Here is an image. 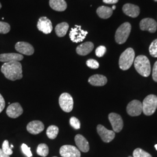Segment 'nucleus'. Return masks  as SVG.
<instances>
[{
  "label": "nucleus",
  "mask_w": 157,
  "mask_h": 157,
  "mask_svg": "<svg viewBox=\"0 0 157 157\" xmlns=\"http://www.w3.org/2000/svg\"><path fill=\"white\" fill-rule=\"evenodd\" d=\"M89 83L94 86H103L107 83V78L104 75H94L89 78Z\"/></svg>",
  "instance_id": "412c9836"
},
{
  "label": "nucleus",
  "mask_w": 157,
  "mask_h": 157,
  "mask_svg": "<svg viewBox=\"0 0 157 157\" xmlns=\"http://www.w3.org/2000/svg\"><path fill=\"white\" fill-rule=\"evenodd\" d=\"M68 29H69V25L67 24V23L62 22L57 25L55 28L56 33L57 36L59 37L65 36L67 34Z\"/></svg>",
  "instance_id": "b1692460"
},
{
  "label": "nucleus",
  "mask_w": 157,
  "mask_h": 157,
  "mask_svg": "<svg viewBox=\"0 0 157 157\" xmlns=\"http://www.w3.org/2000/svg\"><path fill=\"white\" fill-rule=\"evenodd\" d=\"M86 65L88 67H90L93 69H96L99 67V63L95 59H88L86 62Z\"/></svg>",
  "instance_id": "2f4dec72"
},
{
  "label": "nucleus",
  "mask_w": 157,
  "mask_h": 157,
  "mask_svg": "<svg viewBox=\"0 0 157 157\" xmlns=\"http://www.w3.org/2000/svg\"><path fill=\"white\" fill-rule=\"evenodd\" d=\"M11 148H13V146L12 144V145H11V147H10Z\"/></svg>",
  "instance_id": "79ce46f5"
},
{
  "label": "nucleus",
  "mask_w": 157,
  "mask_h": 157,
  "mask_svg": "<svg viewBox=\"0 0 157 157\" xmlns=\"http://www.w3.org/2000/svg\"><path fill=\"white\" fill-rule=\"evenodd\" d=\"M23 59V56L17 53H6L0 54V62H9L20 61Z\"/></svg>",
  "instance_id": "6ab92c4d"
},
{
  "label": "nucleus",
  "mask_w": 157,
  "mask_h": 157,
  "mask_svg": "<svg viewBox=\"0 0 157 157\" xmlns=\"http://www.w3.org/2000/svg\"><path fill=\"white\" fill-rule=\"evenodd\" d=\"M140 28L142 30H147L150 33H155L157 30V23L152 18H144L141 21Z\"/></svg>",
  "instance_id": "f8f14e48"
},
{
  "label": "nucleus",
  "mask_w": 157,
  "mask_h": 157,
  "mask_svg": "<svg viewBox=\"0 0 157 157\" xmlns=\"http://www.w3.org/2000/svg\"><path fill=\"white\" fill-rule=\"evenodd\" d=\"M49 4L51 8L56 11H64L67 8V4L65 0H50Z\"/></svg>",
  "instance_id": "4be33fe9"
},
{
  "label": "nucleus",
  "mask_w": 157,
  "mask_h": 157,
  "mask_svg": "<svg viewBox=\"0 0 157 157\" xmlns=\"http://www.w3.org/2000/svg\"><path fill=\"white\" fill-rule=\"evenodd\" d=\"M21 148L23 152L28 157H32V153L30 150V148L29 147L25 144H22V145L21 146Z\"/></svg>",
  "instance_id": "72a5a7b5"
},
{
  "label": "nucleus",
  "mask_w": 157,
  "mask_h": 157,
  "mask_svg": "<svg viewBox=\"0 0 157 157\" xmlns=\"http://www.w3.org/2000/svg\"><path fill=\"white\" fill-rule=\"evenodd\" d=\"M97 13L102 19H108L112 16L113 10L109 7L101 6L97 8Z\"/></svg>",
  "instance_id": "5701e85b"
},
{
  "label": "nucleus",
  "mask_w": 157,
  "mask_h": 157,
  "mask_svg": "<svg viewBox=\"0 0 157 157\" xmlns=\"http://www.w3.org/2000/svg\"><path fill=\"white\" fill-rule=\"evenodd\" d=\"M44 129V125L40 121H33L27 125V130L32 135H37Z\"/></svg>",
  "instance_id": "dca6fc26"
},
{
  "label": "nucleus",
  "mask_w": 157,
  "mask_h": 157,
  "mask_svg": "<svg viewBox=\"0 0 157 157\" xmlns=\"http://www.w3.org/2000/svg\"><path fill=\"white\" fill-rule=\"evenodd\" d=\"M11 26L8 23L0 22V33L6 34L10 32Z\"/></svg>",
  "instance_id": "c85d7f7f"
},
{
  "label": "nucleus",
  "mask_w": 157,
  "mask_h": 157,
  "mask_svg": "<svg viewBox=\"0 0 157 157\" xmlns=\"http://www.w3.org/2000/svg\"><path fill=\"white\" fill-rule=\"evenodd\" d=\"M59 104L62 110L65 112H70L73 108L72 97L67 93H62L59 98Z\"/></svg>",
  "instance_id": "423d86ee"
},
{
  "label": "nucleus",
  "mask_w": 157,
  "mask_h": 157,
  "mask_svg": "<svg viewBox=\"0 0 157 157\" xmlns=\"http://www.w3.org/2000/svg\"><path fill=\"white\" fill-rule=\"evenodd\" d=\"M106 50L107 49L103 45H100L98 47H97V49L95 50V55L98 57H102L105 54Z\"/></svg>",
  "instance_id": "473e14b6"
},
{
  "label": "nucleus",
  "mask_w": 157,
  "mask_h": 157,
  "mask_svg": "<svg viewBox=\"0 0 157 157\" xmlns=\"http://www.w3.org/2000/svg\"><path fill=\"white\" fill-rule=\"evenodd\" d=\"M143 112L147 115L150 116L155 112L157 108V96L154 94L147 95L142 103Z\"/></svg>",
  "instance_id": "20e7f679"
},
{
  "label": "nucleus",
  "mask_w": 157,
  "mask_h": 157,
  "mask_svg": "<svg viewBox=\"0 0 157 157\" xmlns=\"http://www.w3.org/2000/svg\"><path fill=\"white\" fill-rule=\"evenodd\" d=\"M37 29L43 33L50 34L52 30V25L50 20L46 17H41L37 25Z\"/></svg>",
  "instance_id": "ddd939ff"
},
{
  "label": "nucleus",
  "mask_w": 157,
  "mask_h": 157,
  "mask_svg": "<svg viewBox=\"0 0 157 157\" xmlns=\"http://www.w3.org/2000/svg\"><path fill=\"white\" fill-rule=\"evenodd\" d=\"M59 133V128L55 125H51L47 130L46 133L50 139H55Z\"/></svg>",
  "instance_id": "393cba45"
},
{
  "label": "nucleus",
  "mask_w": 157,
  "mask_h": 157,
  "mask_svg": "<svg viewBox=\"0 0 157 157\" xmlns=\"http://www.w3.org/2000/svg\"><path fill=\"white\" fill-rule=\"evenodd\" d=\"M2 151L6 153V154L10 155L13 154V151L9 145V142L8 140H5L2 143Z\"/></svg>",
  "instance_id": "c756f323"
},
{
  "label": "nucleus",
  "mask_w": 157,
  "mask_h": 157,
  "mask_svg": "<svg viewBox=\"0 0 157 157\" xmlns=\"http://www.w3.org/2000/svg\"><path fill=\"white\" fill-rule=\"evenodd\" d=\"M133 157H152L151 155L140 148L135 149L133 153Z\"/></svg>",
  "instance_id": "bb28decb"
},
{
  "label": "nucleus",
  "mask_w": 157,
  "mask_h": 157,
  "mask_svg": "<svg viewBox=\"0 0 157 157\" xmlns=\"http://www.w3.org/2000/svg\"><path fill=\"white\" fill-rule=\"evenodd\" d=\"M0 157H10V155L6 154L4 152L2 151V149L0 148Z\"/></svg>",
  "instance_id": "4c0bfd02"
},
{
  "label": "nucleus",
  "mask_w": 157,
  "mask_h": 157,
  "mask_svg": "<svg viewBox=\"0 0 157 157\" xmlns=\"http://www.w3.org/2000/svg\"><path fill=\"white\" fill-rule=\"evenodd\" d=\"M103 2L108 4H114L118 2L119 0H102Z\"/></svg>",
  "instance_id": "e433bc0d"
},
{
  "label": "nucleus",
  "mask_w": 157,
  "mask_h": 157,
  "mask_svg": "<svg viewBox=\"0 0 157 157\" xmlns=\"http://www.w3.org/2000/svg\"><path fill=\"white\" fill-rule=\"evenodd\" d=\"M149 52L152 56L157 58V39L154 40L150 45Z\"/></svg>",
  "instance_id": "cd10ccee"
},
{
  "label": "nucleus",
  "mask_w": 157,
  "mask_h": 157,
  "mask_svg": "<svg viewBox=\"0 0 157 157\" xmlns=\"http://www.w3.org/2000/svg\"><path fill=\"white\" fill-rule=\"evenodd\" d=\"M124 13L130 17H136L140 14V8L138 6L132 4H126L123 6Z\"/></svg>",
  "instance_id": "a211bd4d"
},
{
  "label": "nucleus",
  "mask_w": 157,
  "mask_h": 157,
  "mask_svg": "<svg viewBox=\"0 0 157 157\" xmlns=\"http://www.w3.org/2000/svg\"><path fill=\"white\" fill-rule=\"evenodd\" d=\"M15 49L17 52L26 56H32L34 52L32 45L27 42L23 41L17 42L15 45Z\"/></svg>",
  "instance_id": "2eb2a0df"
},
{
  "label": "nucleus",
  "mask_w": 157,
  "mask_h": 157,
  "mask_svg": "<svg viewBox=\"0 0 157 157\" xmlns=\"http://www.w3.org/2000/svg\"><path fill=\"white\" fill-rule=\"evenodd\" d=\"M155 2H157V0H154Z\"/></svg>",
  "instance_id": "37998d69"
},
{
  "label": "nucleus",
  "mask_w": 157,
  "mask_h": 157,
  "mask_svg": "<svg viewBox=\"0 0 157 157\" xmlns=\"http://www.w3.org/2000/svg\"><path fill=\"white\" fill-rule=\"evenodd\" d=\"M6 78L15 81L22 78V67L21 63L18 61L4 63L1 69Z\"/></svg>",
  "instance_id": "f257e3e1"
},
{
  "label": "nucleus",
  "mask_w": 157,
  "mask_h": 157,
  "mask_svg": "<svg viewBox=\"0 0 157 157\" xmlns=\"http://www.w3.org/2000/svg\"><path fill=\"white\" fill-rule=\"evenodd\" d=\"M97 130L102 140L105 143L112 141L115 137V133L113 130H109L101 124H98L97 126Z\"/></svg>",
  "instance_id": "9d476101"
},
{
  "label": "nucleus",
  "mask_w": 157,
  "mask_h": 157,
  "mask_svg": "<svg viewBox=\"0 0 157 157\" xmlns=\"http://www.w3.org/2000/svg\"><path fill=\"white\" fill-rule=\"evenodd\" d=\"M155 149L157 150V144L155 145Z\"/></svg>",
  "instance_id": "ea45409f"
},
{
  "label": "nucleus",
  "mask_w": 157,
  "mask_h": 157,
  "mask_svg": "<svg viewBox=\"0 0 157 157\" xmlns=\"http://www.w3.org/2000/svg\"><path fill=\"white\" fill-rule=\"evenodd\" d=\"M129 157H131V156H129Z\"/></svg>",
  "instance_id": "c03bdc74"
},
{
  "label": "nucleus",
  "mask_w": 157,
  "mask_h": 157,
  "mask_svg": "<svg viewBox=\"0 0 157 157\" xmlns=\"http://www.w3.org/2000/svg\"><path fill=\"white\" fill-rule=\"evenodd\" d=\"M88 32L82 29L80 26L76 25L75 28L71 29L69 33L70 39L73 43L82 42L86 38Z\"/></svg>",
  "instance_id": "0eeeda50"
},
{
  "label": "nucleus",
  "mask_w": 157,
  "mask_h": 157,
  "mask_svg": "<svg viewBox=\"0 0 157 157\" xmlns=\"http://www.w3.org/2000/svg\"><path fill=\"white\" fill-rule=\"evenodd\" d=\"M71 126H72L75 129H79L80 128V122L78 118L76 117H72L69 121Z\"/></svg>",
  "instance_id": "7c9ffc66"
},
{
  "label": "nucleus",
  "mask_w": 157,
  "mask_h": 157,
  "mask_svg": "<svg viewBox=\"0 0 157 157\" xmlns=\"http://www.w3.org/2000/svg\"><path fill=\"white\" fill-rule=\"evenodd\" d=\"M75 143L78 150L83 152H87L90 150V146L88 141L82 135H77L75 137Z\"/></svg>",
  "instance_id": "f3484780"
},
{
  "label": "nucleus",
  "mask_w": 157,
  "mask_h": 157,
  "mask_svg": "<svg viewBox=\"0 0 157 157\" xmlns=\"http://www.w3.org/2000/svg\"></svg>",
  "instance_id": "a18cd8bd"
},
{
  "label": "nucleus",
  "mask_w": 157,
  "mask_h": 157,
  "mask_svg": "<svg viewBox=\"0 0 157 157\" xmlns=\"http://www.w3.org/2000/svg\"><path fill=\"white\" fill-rule=\"evenodd\" d=\"M135 53L133 48H128L121 55L119 60V67L126 71L132 67L135 60Z\"/></svg>",
  "instance_id": "7ed1b4c3"
},
{
  "label": "nucleus",
  "mask_w": 157,
  "mask_h": 157,
  "mask_svg": "<svg viewBox=\"0 0 157 157\" xmlns=\"http://www.w3.org/2000/svg\"><path fill=\"white\" fill-rule=\"evenodd\" d=\"M152 78L153 80L157 82V61L154 65L152 69Z\"/></svg>",
  "instance_id": "f704fd0d"
},
{
  "label": "nucleus",
  "mask_w": 157,
  "mask_h": 157,
  "mask_svg": "<svg viewBox=\"0 0 157 157\" xmlns=\"http://www.w3.org/2000/svg\"><path fill=\"white\" fill-rule=\"evenodd\" d=\"M115 8H116V6H112V10H115Z\"/></svg>",
  "instance_id": "58836bf2"
},
{
  "label": "nucleus",
  "mask_w": 157,
  "mask_h": 157,
  "mask_svg": "<svg viewBox=\"0 0 157 157\" xmlns=\"http://www.w3.org/2000/svg\"><path fill=\"white\" fill-rule=\"evenodd\" d=\"M134 65L137 72L144 77H148L151 73V65L149 59L144 56H139L134 61Z\"/></svg>",
  "instance_id": "f03ea898"
},
{
  "label": "nucleus",
  "mask_w": 157,
  "mask_h": 157,
  "mask_svg": "<svg viewBox=\"0 0 157 157\" xmlns=\"http://www.w3.org/2000/svg\"><path fill=\"white\" fill-rule=\"evenodd\" d=\"M132 29L131 25L129 22L124 23L118 28L115 39L116 42L119 44H122L124 43L129 37Z\"/></svg>",
  "instance_id": "39448f33"
},
{
  "label": "nucleus",
  "mask_w": 157,
  "mask_h": 157,
  "mask_svg": "<svg viewBox=\"0 0 157 157\" xmlns=\"http://www.w3.org/2000/svg\"><path fill=\"white\" fill-rule=\"evenodd\" d=\"M110 123L112 125L113 131L116 133L120 132L124 127V121L122 117L116 113H111L108 115Z\"/></svg>",
  "instance_id": "6e6552de"
},
{
  "label": "nucleus",
  "mask_w": 157,
  "mask_h": 157,
  "mask_svg": "<svg viewBox=\"0 0 157 157\" xmlns=\"http://www.w3.org/2000/svg\"><path fill=\"white\" fill-rule=\"evenodd\" d=\"M126 111L131 117L139 116L143 112L142 103L137 100H133L128 104L126 108Z\"/></svg>",
  "instance_id": "1a4fd4ad"
},
{
  "label": "nucleus",
  "mask_w": 157,
  "mask_h": 157,
  "mask_svg": "<svg viewBox=\"0 0 157 157\" xmlns=\"http://www.w3.org/2000/svg\"><path fill=\"white\" fill-rule=\"evenodd\" d=\"M22 107L18 102H15L10 104L6 109V113L7 115L11 118H18L23 113Z\"/></svg>",
  "instance_id": "4468645a"
},
{
  "label": "nucleus",
  "mask_w": 157,
  "mask_h": 157,
  "mask_svg": "<svg viewBox=\"0 0 157 157\" xmlns=\"http://www.w3.org/2000/svg\"><path fill=\"white\" fill-rule=\"evenodd\" d=\"M59 153L62 157H80L81 154L76 147L71 145H65L61 147Z\"/></svg>",
  "instance_id": "9b49d317"
},
{
  "label": "nucleus",
  "mask_w": 157,
  "mask_h": 157,
  "mask_svg": "<svg viewBox=\"0 0 157 157\" xmlns=\"http://www.w3.org/2000/svg\"><path fill=\"white\" fill-rule=\"evenodd\" d=\"M48 152H49L48 147L47 144L44 143L40 144L37 148V154L41 157H47L48 154Z\"/></svg>",
  "instance_id": "a878e982"
},
{
  "label": "nucleus",
  "mask_w": 157,
  "mask_h": 157,
  "mask_svg": "<svg viewBox=\"0 0 157 157\" xmlns=\"http://www.w3.org/2000/svg\"><path fill=\"white\" fill-rule=\"evenodd\" d=\"M94 48V44L93 43L88 41L78 46L76 48V52L80 56H86L93 51Z\"/></svg>",
  "instance_id": "aec40b11"
},
{
  "label": "nucleus",
  "mask_w": 157,
  "mask_h": 157,
  "mask_svg": "<svg viewBox=\"0 0 157 157\" xmlns=\"http://www.w3.org/2000/svg\"><path fill=\"white\" fill-rule=\"evenodd\" d=\"M6 106V102L3 97L0 94V113L4 110Z\"/></svg>",
  "instance_id": "c9c22d12"
},
{
  "label": "nucleus",
  "mask_w": 157,
  "mask_h": 157,
  "mask_svg": "<svg viewBox=\"0 0 157 157\" xmlns=\"http://www.w3.org/2000/svg\"><path fill=\"white\" fill-rule=\"evenodd\" d=\"M2 8V5H1V2H0V9Z\"/></svg>",
  "instance_id": "a19ab883"
}]
</instances>
